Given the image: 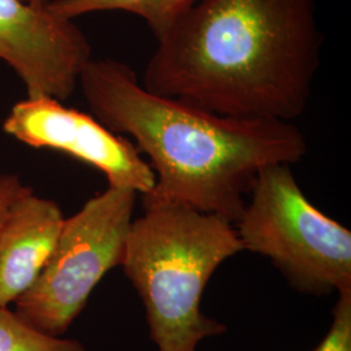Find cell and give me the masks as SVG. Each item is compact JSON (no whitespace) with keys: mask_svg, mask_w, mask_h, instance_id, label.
Listing matches in <instances>:
<instances>
[{"mask_svg":"<svg viewBox=\"0 0 351 351\" xmlns=\"http://www.w3.org/2000/svg\"><path fill=\"white\" fill-rule=\"evenodd\" d=\"M322 46L315 0H201L158 40L142 85L211 112L294 123Z\"/></svg>","mask_w":351,"mask_h":351,"instance_id":"6da1fadb","label":"cell"},{"mask_svg":"<svg viewBox=\"0 0 351 351\" xmlns=\"http://www.w3.org/2000/svg\"><path fill=\"white\" fill-rule=\"evenodd\" d=\"M78 86L91 114L149 158L155 186L142 202L182 204L234 224L261 169L298 163L308 151L294 123L226 116L156 94L112 59L91 58Z\"/></svg>","mask_w":351,"mask_h":351,"instance_id":"7a4b0ae2","label":"cell"},{"mask_svg":"<svg viewBox=\"0 0 351 351\" xmlns=\"http://www.w3.org/2000/svg\"><path fill=\"white\" fill-rule=\"evenodd\" d=\"M133 219L121 265L146 311L158 351H198L226 326L202 313L203 291L215 271L243 251L234 224L173 203L143 202Z\"/></svg>","mask_w":351,"mask_h":351,"instance_id":"3957f363","label":"cell"},{"mask_svg":"<svg viewBox=\"0 0 351 351\" xmlns=\"http://www.w3.org/2000/svg\"><path fill=\"white\" fill-rule=\"evenodd\" d=\"M234 223L243 250L268 258L301 293L351 288V232L314 206L291 164L264 167Z\"/></svg>","mask_w":351,"mask_h":351,"instance_id":"277c9868","label":"cell"},{"mask_svg":"<svg viewBox=\"0 0 351 351\" xmlns=\"http://www.w3.org/2000/svg\"><path fill=\"white\" fill-rule=\"evenodd\" d=\"M138 193L108 186L64 219L59 237L34 284L14 302L27 324L62 337L101 278L121 265Z\"/></svg>","mask_w":351,"mask_h":351,"instance_id":"5b68a950","label":"cell"},{"mask_svg":"<svg viewBox=\"0 0 351 351\" xmlns=\"http://www.w3.org/2000/svg\"><path fill=\"white\" fill-rule=\"evenodd\" d=\"M3 130L30 147L59 151L94 167L106 176L108 186L130 189L142 197L155 186L150 164L132 141L58 99L39 97L16 103Z\"/></svg>","mask_w":351,"mask_h":351,"instance_id":"8992f818","label":"cell"},{"mask_svg":"<svg viewBox=\"0 0 351 351\" xmlns=\"http://www.w3.org/2000/svg\"><path fill=\"white\" fill-rule=\"evenodd\" d=\"M0 59L24 82L27 98L66 101L91 59V46L73 20L46 5L0 0Z\"/></svg>","mask_w":351,"mask_h":351,"instance_id":"52a82bcc","label":"cell"},{"mask_svg":"<svg viewBox=\"0 0 351 351\" xmlns=\"http://www.w3.org/2000/svg\"><path fill=\"white\" fill-rule=\"evenodd\" d=\"M64 219L56 202L32 189L13 203L0 228V307H10L34 284Z\"/></svg>","mask_w":351,"mask_h":351,"instance_id":"ba28073f","label":"cell"},{"mask_svg":"<svg viewBox=\"0 0 351 351\" xmlns=\"http://www.w3.org/2000/svg\"><path fill=\"white\" fill-rule=\"evenodd\" d=\"M201 0H50L47 8L62 19L101 11H125L146 21L156 40L163 38Z\"/></svg>","mask_w":351,"mask_h":351,"instance_id":"9c48e42d","label":"cell"},{"mask_svg":"<svg viewBox=\"0 0 351 351\" xmlns=\"http://www.w3.org/2000/svg\"><path fill=\"white\" fill-rule=\"evenodd\" d=\"M0 351H86L77 339L51 336L27 324L10 307H0Z\"/></svg>","mask_w":351,"mask_h":351,"instance_id":"30bf717a","label":"cell"},{"mask_svg":"<svg viewBox=\"0 0 351 351\" xmlns=\"http://www.w3.org/2000/svg\"><path fill=\"white\" fill-rule=\"evenodd\" d=\"M337 294L330 328L314 351H351V288Z\"/></svg>","mask_w":351,"mask_h":351,"instance_id":"8fae6325","label":"cell"},{"mask_svg":"<svg viewBox=\"0 0 351 351\" xmlns=\"http://www.w3.org/2000/svg\"><path fill=\"white\" fill-rule=\"evenodd\" d=\"M29 186L23 184L20 177L16 175L0 176V228L3 226L13 203L29 190Z\"/></svg>","mask_w":351,"mask_h":351,"instance_id":"7c38bea8","label":"cell"},{"mask_svg":"<svg viewBox=\"0 0 351 351\" xmlns=\"http://www.w3.org/2000/svg\"><path fill=\"white\" fill-rule=\"evenodd\" d=\"M30 4H34V5H46L50 0H25Z\"/></svg>","mask_w":351,"mask_h":351,"instance_id":"4fadbf2b","label":"cell"}]
</instances>
